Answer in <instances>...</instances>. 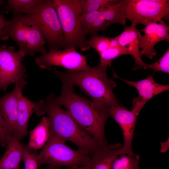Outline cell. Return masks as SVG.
Listing matches in <instances>:
<instances>
[{
  "label": "cell",
  "mask_w": 169,
  "mask_h": 169,
  "mask_svg": "<svg viewBox=\"0 0 169 169\" xmlns=\"http://www.w3.org/2000/svg\"><path fill=\"white\" fill-rule=\"evenodd\" d=\"M50 126L49 117H43L39 124L30 131L29 141L27 147L34 150L42 147L49 138Z\"/></svg>",
  "instance_id": "cell-20"
},
{
  "label": "cell",
  "mask_w": 169,
  "mask_h": 169,
  "mask_svg": "<svg viewBox=\"0 0 169 169\" xmlns=\"http://www.w3.org/2000/svg\"><path fill=\"white\" fill-rule=\"evenodd\" d=\"M40 0H8L7 4L2 9V14L11 11L14 15H30Z\"/></svg>",
  "instance_id": "cell-21"
},
{
  "label": "cell",
  "mask_w": 169,
  "mask_h": 169,
  "mask_svg": "<svg viewBox=\"0 0 169 169\" xmlns=\"http://www.w3.org/2000/svg\"><path fill=\"white\" fill-rule=\"evenodd\" d=\"M26 84L24 79L19 80L12 91L0 97V112L8 126L17 137L18 95Z\"/></svg>",
  "instance_id": "cell-15"
},
{
  "label": "cell",
  "mask_w": 169,
  "mask_h": 169,
  "mask_svg": "<svg viewBox=\"0 0 169 169\" xmlns=\"http://www.w3.org/2000/svg\"><path fill=\"white\" fill-rule=\"evenodd\" d=\"M99 54L100 58L99 63L107 66H111L113 59L122 55L130 54V53L126 49L120 46L115 48H109Z\"/></svg>",
  "instance_id": "cell-23"
},
{
  "label": "cell",
  "mask_w": 169,
  "mask_h": 169,
  "mask_svg": "<svg viewBox=\"0 0 169 169\" xmlns=\"http://www.w3.org/2000/svg\"><path fill=\"white\" fill-rule=\"evenodd\" d=\"M21 90L18 97V137L19 140L27 135V126L29 118L32 114L37 111L38 101L33 102L22 94Z\"/></svg>",
  "instance_id": "cell-18"
},
{
  "label": "cell",
  "mask_w": 169,
  "mask_h": 169,
  "mask_svg": "<svg viewBox=\"0 0 169 169\" xmlns=\"http://www.w3.org/2000/svg\"><path fill=\"white\" fill-rule=\"evenodd\" d=\"M107 67L99 63L86 70L62 72L54 68L53 71L62 82L77 85L92 102L107 107L119 103L113 92L116 84L108 77Z\"/></svg>",
  "instance_id": "cell-3"
},
{
  "label": "cell",
  "mask_w": 169,
  "mask_h": 169,
  "mask_svg": "<svg viewBox=\"0 0 169 169\" xmlns=\"http://www.w3.org/2000/svg\"><path fill=\"white\" fill-rule=\"evenodd\" d=\"M11 20L8 35L18 44V51L23 58L27 54L32 56L38 53L43 54L47 53L45 48L46 41L30 15H14Z\"/></svg>",
  "instance_id": "cell-4"
},
{
  "label": "cell",
  "mask_w": 169,
  "mask_h": 169,
  "mask_svg": "<svg viewBox=\"0 0 169 169\" xmlns=\"http://www.w3.org/2000/svg\"><path fill=\"white\" fill-rule=\"evenodd\" d=\"M16 136L8 126L0 112V143L1 146H6Z\"/></svg>",
  "instance_id": "cell-27"
},
{
  "label": "cell",
  "mask_w": 169,
  "mask_h": 169,
  "mask_svg": "<svg viewBox=\"0 0 169 169\" xmlns=\"http://www.w3.org/2000/svg\"><path fill=\"white\" fill-rule=\"evenodd\" d=\"M127 19L131 25L138 24L146 26L168 18L169 1L168 0H125Z\"/></svg>",
  "instance_id": "cell-8"
},
{
  "label": "cell",
  "mask_w": 169,
  "mask_h": 169,
  "mask_svg": "<svg viewBox=\"0 0 169 169\" xmlns=\"http://www.w3.org/2000/svg\"><path fill=\"white\" fill-rule=\"evenodd\" d=\"M120 46L116 36L113 38H110L109 47L110 48H115Z\"/></svg>",
  "instance_id": "cell-30"
},
{
  "label": "cell",
  "mask_w": 169,
  "mask_h": 169,
  "mask_svg": "<svg viewBox=\"0 0 169 169\" xmlns=\"http://www.w3.org/2000/svg\"><path fill=\"white\" fill-rule=\"evenodd\" d=\"M139 158L125 154L120 155L115 161L112 169H139Z\"/></svg>",
  "instance_id": "cell-24"
},
{
  "label": "cell",
  "mask_w": 169,
  "mask_h": 169,
  "mask_svg": "<svg viewBox=\"0 0 169 169\" xmlns=\"http://www.w3.org/2000/svg\"><path fill=\"white\" fill-rule=\"evenodd\" d=\"M122 146L117 143L99 148L90 155L87 169H112Z\"/></svg>",
  "instance_id": "cell-17"
},
{
  "label": "cell",
  "mask_w": 169,
  "mask_h": 169,
  "mask_svg": "<svg viewBox=\"0 0 169 169\" xmlns=\"http://www.w3.org/2000/svg\"><path fill=\"white\" fill-rule=\"evenodd\" d=\"M144 33L139 37L140 54L152 59L156 54L154 47L163 40L169 42V27L162 20L159 23H153L145 26L141 30Z\"/></svg>",
  "instance_id": "cell-12"
},
{
  "label": "cell",
  "mask_w": 169,
  "mask_h": 169,
  "mask_svg": "<svg viewBox=\"0 0 169 169\" xmlns=\"http://www.w3.org/2000/svg\"><path fill=\"white\" fill-rule=\"evenodd\" d=\"M107 109L110 117L118 124L123 134L124 142L118 154L140 157L139 155L134 153L132 146L137 116L119 103L107 107Z\"/></svg>",
  "instance_id": "cell-11"
},
{
  "label": "cell",
  "mask_w": 169,
  "mask_h": 169,
  "mask_svg": "<svg viewBox=\"0 0 169 169\" xmlns=\"http://www.w3.org/2000/svg\"><path fill=\"white\" fill-rule=\"evenodd\" d=\"M4 4V2L3 0H0V6L3 5Z\"/></svg>",
  "instance_id": "cell-32"
},
{
  "label": "cell",
  "mask_w": 169,
  "mask_h": 169,
  "mask_svg": "<svg viewBox=\"0 0 169 169\" xmlns=\"http://www.w3.org/2000/svg\"><path fill=\"white\" fill-rule=\"evenodd\" d=\"M117 0H79L81 14L101 10L118 3Z\"/></svg>",
  "instance_id": "cell-22"
},
{
  "label": "cell",
  "mask_w": 169,
  "mask_h": 169,
  "mask_svg": "<svg viewBox=\"0 0 169 169\" xmlns=\"http://www.w3.org/2000/svg\"><path fill=\"white\" fill-rule=\"evenodd\" d=\"M30 15L50 50L66 49L67 41L52 0H40Z\"/></svg>",
  "instance_id": "cell-7"
},
{
  "label": "cell",
  "mask_w": 169,
  "mask_h": 169,
  "mask_svg": "<svg viewBox=\"0 0 169 169\" xmlns=\"http://www.w3.org/2000/svg\"><path fill=\"white\" fill-rule=\"evenodd\" d=\"M143 68L151 69L154 72L161 71L169 74V49L156 62L151 64H145Z\"/></svg>",
  "instance_id": "cell-25"
},
{
  "label": "cell",
  "mask_w": 169,
  "mask_h": 169,
  "mask_svg": "<svg viewBox=\"0 0 169 169\" xmlns=\"http://www.w3.org/2000/svg\"><path fill=\"white\" fill-rule=\"evenodd\" d=\"M69 168H70L69 169H87V166H74ZM47 169H59V168L51 167L47 166Z\"/></svg>",
  "instance_id": "cell-31"
},
{
  "label": "cell",
  "mask_w": 169,
  "mask_h": 169,
  "mask_svg": "<svg viewBox=\"0 0 169 169\" xmlns=\"http://www.w3.org/2000/svg\"></svg>",
  "instance_id": "cell-34"
},
{
  "label": "cell",
  "mask_w": 169,
  "mask_h": 169,
  "mask_svg": "<svg viewBox=\"0 0 169 169\" xmlns=\"http://www.w3.org/2000/svg\"><path fill=\"white\" fill-rule=\"evenodd\" d=\"M113 76L118 78L128 85L135 88L138 95L134 99L132 111L137 116L147 102L154 96L169 90V85H163L156 83L153 78V74L146 78L138 81L126 80L118 76L113 70Z\"/></svg>",
  "instance_id": "cell-13"
},
{
  "label": "cell",
  "mask_w": 169,
  "mask_h": 169,
  "mask_svg": "<svg viewBox=\"0 0 169 169\" xmlns=\"http://www.w3.org/2000/svg\"><path fill=\"white\" fill-rule=\"evenodd\" d=\"M27 146H23L22 160L24 163V169H38L37 155Z\"/></svg>",
  "instance_id": "cell-28"
},
{
  "label": "cell",
  "mask_w": 169,
  "mask_h": 169,
  "mask_svg": "<svg viewBox=\"0 0 169 169\" xmlns=\"http://www.w3.org/2000/svg\"><path fill=\"white\" fill-rule=\"evenodd\" d=\"M23 58L18 51L15 52L14 46L0 44V91L27 77Z\"/></svg>",
  "instance_id": "cell-10"
},
{
  "label": "cell",
  "mask_w": 169,
  "mask_h": 169,
  "mask_svg": "<svg viewBox=\"0 0 169 169\" xmlns=\"http://www.w3.org/2000/svg\"><path fill=\"white\" fill-rule=\"evenodd\" d=\"M0 80H1V74H0Z\"/></svg>",
  "instance_id": "cell-33"
},
{
  "label": "cell",
  "mask_w": 169,
  "mask_h": 169,
  "mask_svg": "<svg viewBox=\"0 0 169 169\" xmlns=\"http://www.w3.org/2000/svg\"><path fill=\"white\" fill-rule=\"evenodd\" d=\"M122 32L116 36L120 46L128 50L135 60V65L133 69L136 70L143 68L146 64L142 60L140 54L139 37L141 30L136 26L124 25Z\"/></svg>",
  "instance_id": "cell-16"
},
{
  "label": "cell",
  "mask_w": 169,
  "mask_h": 169,
  "mask_svg": "<svg viewBox=\"0 0 169 169\" xmlns=\"http://www.w3.org/2000/svg\"><path fill=\"white\" fill-rule=\"evenodd\" d=\"M65 142L49 138L46 145L37 155L38 167L43 165L57 168L63 166L69 167L87 166L90 155L80 149L70 148Z\"/></svg>",
  "instance_id": "cell-6"
},
{
  "label": "cell",
  "mask_w": 169,
  "mask_h": 169,
  "mask_svg": "<svg viewBox=\"0 0 169 169\" xmlns=\"http://www.w3.org/2000/svg\"><path fill=\"white\" fill-rule=\"evenodd\" d=\"M43 115H48L50 123L49 138L69 141L90 155L101 147L72 118L56 103L50 94L41 105Z\"/></svg>",
  "instance_id": "cell-2"
},
{
  "label": "cell",
  "mask_w": 169,
  "mask_h": 169,
  "mask_svg": "<svg viewBox=\"0 0 169 169\" xmlns=\"http://www.w3.org/2000/svg\"><path fill=\"white\" fill-rule=\"evenodd\" d=\"M4 15L0 13V41H7L9 38L8 31L11 20H7Z\"/></svg>",
  "instance_id": "cell-29"
},
{
  "label": "cell",
  "mask_w": 169,
  "mask_h": 169,
  "mask_svg": "<svg viewBox=\"0 0 169 169\" xmlns=\"http://www.w3.org/2000/svg\"><path fill=\"white\" fill-rule=\"evenodd\" d=\"M67 43L66 48L90 49L82 31L79 0H53Z\"/></svg>",
  "instance_id": "cell-5"
},
{
  "label": "cell",
  "mask_w": 169,
  "mask_h": 169,
  "mask_svg": "<svg viewBox=\"0 0 169 169\" xmlns=\"http://www.w3.org/2000/svg\"><path fill=\"white\" fill-rule=\"evenodd\" d=\"M109 37L99 36L97 34L92 36L88 40L89 46L94 49L100 54L109 48Z\"/></svg>",
  "instance_id": "cell-26"
},
{
  "label": "cell",
  "mask_w": 169,
  "mask_h": 169,
  "mask_svg": "<svg viewBox=\"0 0 169 169\" xmlns=\"http://www.w3.org/2000/svg\"><path fill=\"white\" fill-rule=\"evenodd\" d=\"M87 56L76 52L74 48L50 50L49 52L36 58L35 62L42 69L51 70L53 66H60L67 70L84 71L89 69Z\"/></svg>",
  "instance_id": "cell-9"
},
{
  "label": "cell",
  "mask_w": 169,
  "mask_h": 169,
  "mask_svg": "<svg viewBox=\"0 0 169 169\" xmlns=\"http://www.w3.org/2000/svg\"><path fill=\"white\" fill-rule=\"evenodd\" d=\"M61 95L51 94L54 101L64 106L74 120L101 146L108 145L105 127L110 117L107 107L97 104L76 94L74 85L63 82Z\"/></svg>",
  "instance_id": "cell-1"
},
{
  "label": "cell",
  "mask_w": 169,
  "mask_h": 169,
  "mask_svg": "<svg viewBox=\"0 0 169 169\" xmlns=\"http://www.w3.org/2000/svg\"><path fill=\"white\" fill-rule=\"evenodd\" d=\"M19 140L15 137L7 145L5 153L0 160V169H19L23 150Z\"/></svg>",
  "instance_id": "cell-19"
},
{
  "label": "cell",
  "mask_w": 169,
  "mask_h": 169,
  "mask_svg": "<svg viewBox=\"0 0 169 169\" xmlns=\"http://www.w3.org/2000/svg\"><path fill=\"white\" fill-rule=\"evenodd\" d=\"M127 19L125 12V0H120L118 3L101 9L93 24L87 30L85 36L97 35L103 31L109 25L120 23L125 25Z\"/></svg>",
  "instance_id": "cell-14"
}]
</instances>
